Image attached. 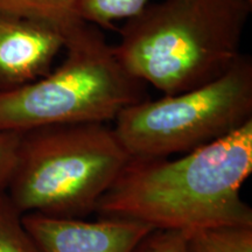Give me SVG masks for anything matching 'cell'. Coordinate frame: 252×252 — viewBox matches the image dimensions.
<instances>
[{"label":"cell","mask_w":252,"mask_h":252,"mask_svg":"<svg viewBox=\"0 0 252 252\" xmlns=\"http://www.w3.org/2000/svg\"><path fill=\"white\" fill-rule=\"evenodd\" d=\"M252 121V59L209 83L125 108L115 130L130 157L165 158L213 143Z\"/></svg>","instance_id":"obj_5"},{"label":"cell","mask_w":252,"mask_h":252,"mask_svg":"<svg viewBox=\"0 0 252 252\" xmlns=\"http://www.w3.org/2000/svg\"><path fill=\"white\" fill-rule=\"evenodd\" d=\"M64 43L55 28L0 12V91L48 74Z\"/></svg>","instance_id":"obj_7"},{"label":"cell","mask_w":252,"mask_h":252,"mask_svg":"<svg viewBox=\"0 0 252 252\" xmlns=\"http://www.w3.org/2000/svg\"><path fill=\"white\" fill-rule=\"evenodd\" d=\"M0 252H42L7 194H0Z\"/></svg>","instance_id":"obj_11"},{"label":"cell","mask_w":252,"mask_h":252,"mask_svg":"<svg viewBox=\"0 0 252 252\" xmlns=\"http://www.w3.org/2000/svg\"><path fill=\"white\" fill-rule=\"evenodd\" d=\"M131 252H191L189 232L153 229Z\"/></svg>","instance_id":"obj_12"},{"label":"cell","mask_w":252,"mask_h":252,"mask_svg":"<svg viewBox=\"0 0 252 252\" xmlns=\"http://www.w3.org/2000/svg\"><path fill=\"white\" fill-rule=\"evenodd\" d=\"M64 49L65 58L54 71L0 91V132L106 124L147 98L146 84L123 67L100 28L82 21L67 32Z\"/></svg>","instance_id":"obj_4"},{"label":"cell","mask_w":252,"mask_h":252,"mask_svg":"<svg viewBox=\"0 0 252 252\" xmlns=\"http://www.w3.org/2000/svg\"><path fill=\"white\" fill-rule=\"evenodd\" d=\"M251 173L252 121L176 159L131 157L96 213L186 232L252 226L241 197Z\"/></svg>","instance_id":"obj_1"},{"label":"cell","mask_w":252,"mask_h":252,"mask_svg":"<svg viewBox=\"0 0 252 252\" xmlns=\"http://www.w3.org/2000/svg\"><path fill=\"white\" fill-rule=\"evenodd\" d=\"M249 0H163L126 19L116 54L132 76L163 94L209 83L241 58Z\"/></svg>","instance_id":"obj_2"},{"label":"cell","mask_w":252,"mask_h":252,"mask_svg":"<svg viewBox=\"0 0 252 252\" xmlns=\"http://www.w3.org/2000/svg\"><path fill=\"white\" fill-rule=\"evenodd\" d=\"M149 0H78V14L88 24L115 30L116 21L133 17Z\"/></svg>","instance_id":"obj_10"},{"label":"cell","mask_w":252,"mask_h":252,"mask_svg":"<svg viewBox=\"0 0 252 252\" xmlns=\"http://www.w3.org/2000/svg\"><path fill=\"white\" fill-rule=\"evenodd\" d=\"M20 132H0V194L7 191L13 174Z\"/></svg>","instance_id":"obj_13"},{"label":"cell","mask_w":252,"mask_h":252,"mask_svg":"<svg viewBox=\"0 0 252 252\" xmlns=\"http://www.w3.org/2000/svg\"><path fill=\"white\" fill-rule=\"evenodd\" d=\"M105 123L46 126L20 132L7 196L23 215L84 219L130 159Z\"/></svg>","instance_id":"obj_3"},{"label":"cell","mask_w":252,"mask_h":252,"mask_svg":"<svg viewBox=\"0 0 252 252\" xmlns=\"http://www.w3.org/2000/svg\"><path fill=\"white\" fill-rule=\"evenodd\" d=\"M191 252H252V226H220L189 232Z\"/></svg>","instance_id":"obj_9"},{"label":"cell","mask_w":252,"mask_h":252,"mask_svg":"<svg viewBox=\"0 0 252 252\" xmlns=\"http://www.w3.org/2000/svg\"><path fill=\"white\" fill-rule=\"evenodd\" d=\"M23 223L42 252H131L153 230L122 217L86 220L31 213L23 215Z\"/></svg>","instance_id":"obj_6"},{"label":"cell","mask_w":252,"mask_h":252,"mask_svg":"<svg viewBox=\"0 0 252 252\" xmlns=\"http://www.w3.org/2000/svg\"><path fill=\"white\" fill-rule=\"evenodd\" d=\"M0 12L45 24L64 35L83 21L78 0H0Z\"/></svg>","instance_id":"obj_8"},{"label":"cell","mask_w":252,"mask_h":252,"mask_svg":"<svg viewBox=\"0 0 252 252\" xmlns=\"http://www.w3.org/2000/svg\"><path fill=\"white\" fill-rule=\"evenodd\" d=\"M249 1H250V2H252V0H249Z\"/></svg>","instance_id":"obj_14"}]
</instances>
